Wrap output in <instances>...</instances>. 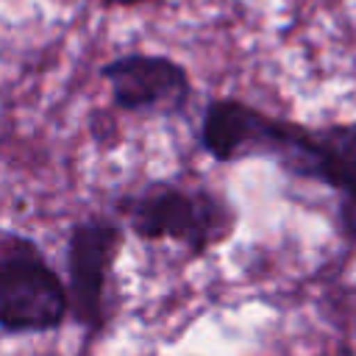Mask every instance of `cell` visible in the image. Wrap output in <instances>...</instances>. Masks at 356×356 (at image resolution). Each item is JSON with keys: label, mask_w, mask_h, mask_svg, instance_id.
<instances>
[{"label": "cell", "mask_w": 356, "mask_h": 356, "mask_svg": "<svg viewBox=\"0 0 356 356\" xmlns=\"http://www.w3.org/2000/svg\"><path fill=\"white\" fill-rule=\"evenodd\" d=\"M300 136L303 125L278 120L236 100H211L200 122L203 150L217 161L273 159L286 170Z\"/></svg>", "instance_id": "3957f363"}, {"label": "cell", "mask_w": 356, "mask_h": 356, "mask_svg": "<svg viewBox=\"0 0 356 356\" xmlns=\"http://www.w3.org/2000/svg\"><path fill=\"white\" fill-rule=\"evenodd\" d=\"M120 248V228L108 220H83L67 245V292L72 317L89 331L106 323V278Z\"/></svg>", "instance_id": "277c9868"}, {"label": "cell", "mask_w": 356, "mask_h": 356, "mask_svg": "<svg viewBox=\"0 0 356 356\" xmlns=\"http://www.w3.org/2000/svg\"><path fill=\"white\" fill-rule=\"evenodd\" d=\"M120 214L134 234L145 239H175L192 253H206L222 242L231 231L228 206L206 189H189L175 184L147 186L139 195L120 200Z\"/></svg>", "instance_id": "7a4b0ae2"}, {"label": "cell", "mask_w": 356, "mask_h": 356, "mask_svg": "<svg viewBox=\"0 0 356 356\" xmlns=\"http://www.w3.org/2000/svg\"><path fill=\"white\" fill-rule=\"evenodd\" d=\"M103 78L120 108L142 114H178L192 92L186 70L167 56H117L103 67Z\"/></svg>", "instance_id": "5b68a950"}, {"label": "cell", "mask_w": 356, "mask_h": 356, "mask_svg": "<svg viewBox=\"0 0 356 356\" xmlns=\"http://www.w3.org/2000/svg\"><path fill=\"white\" fill-rule=\"evenodd\" d=\"M70 312V292L36 242L6 231L0 242V325L6 337L56 331Z\"/></svg>", "instance_id": "6da1fadb"}, {"label": "cell", "mask_w": 356, "mask_h": 356, "mask_svg": "<svg viewBox=\"0 0 356 356\" xmlns=\"http://www.w3.org/2000/svg\"><path fill=\"white\" fill-rule=\"evenodd\" d=\"M139 3H147V0H103V6H139Z\"/></svg>", "instance_id": "52a82bcc"}, {"label": "cell", "mask_w": 356, "mask_h": 356, "mask_svg": "<svg viewBox=\"0 0 356 356\" xmlns=\"http://www.w3.org/2000/svg\"><path fill=\"white\" fill-rule=\"evenodd\" d=\"M303 178L339 192V220L356 236V122L312 128Z\"/></svg>", "instance_id": "8992f818"}]
</instances>
